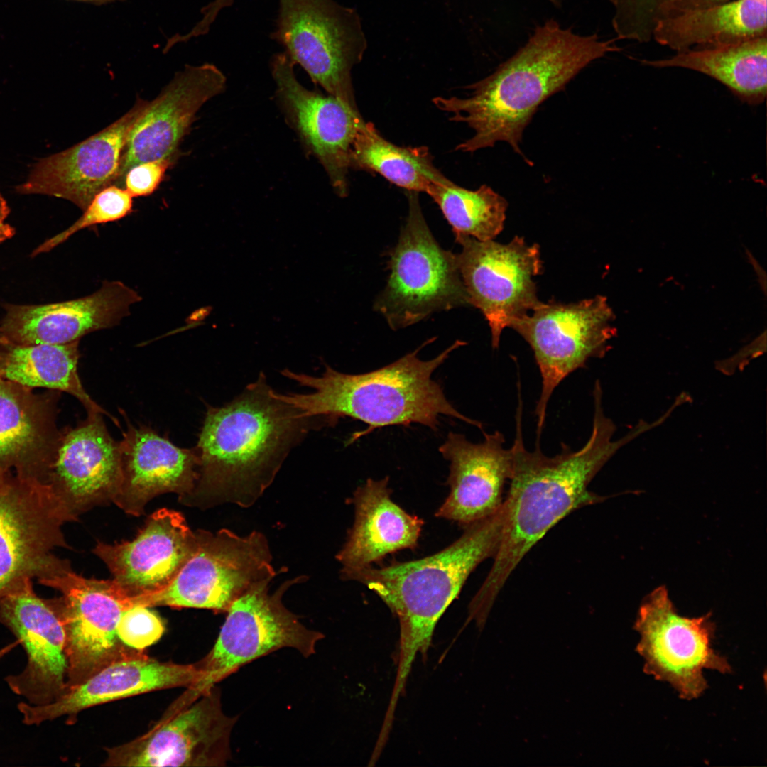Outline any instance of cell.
Instances as JSON below:
<instances>
[{"mask_svg": "<svg viewBox=\"0 0 767 767\" xmlns=\"http://www.w3.org/2000/svg\"><path fill=\"white\" fill-rule=\"evenodd\" d=\"M522 406L518 401L501 541L491 570L469 606V615L479 621L487 619L508 578L550 529L571 512L606 499L589 491V486L607 461L630 441L628 435L611 440L615 425L597 404L592 433L582 448L572 451L562 443L561 452L549 457L541 451L537 437L535 449L528 451L523 439Z\"/></svg>", "mask_w": 767, "mask_h": 767, "instance_id": "obj_1", "label": "cell"}, {"mask_svg": "<svg viewBox=\"0 0 767 767\" xmlns=\"http://www.w3.org/2000/svg\"><path fill=\"white\" fill-rule=\"evenodd\" d=\"M278 398L261 374L231 402L210 407L196 447L199 478L185 501L204 507L251 506L272 483L290 450L314 428L330 425Z\"/></svg>", "mask_w": 767, "mask_h": 767, "instance_id": "obj_2", "label": "cell"}, {"mask_svg": "<svg viewBox=\"0 0 767 767\" xmlns=\"http://www.w3.org/2000/svg\"><path fill=\"white\" fill-rule=\"evenodd\" d=\"M617 50L614 40L580 36L549 20L493 73L469 86V97H437L433 102L451 114L450 120L474 131L457 150L473 153L504 141L531 165L520 143L538 107L592 61Z\"/></svg>", "mask_w": 767, "mask_h": 767, "instance_id": "obj_3", "label": "cell"}, {"mask_svg": "<svg viewBox=\"0 0 767 767\" xmlns=\"http://www.w3.org/2000/svg\"><path fill=\"white\" fill-rule=\"evenodd\" d=\"M435 339L427 340L415 351L394 362L365 374H344L327 365L320 376L284 369L282 375L312 388V392H276V395L305 416H323L333 425L342 417L366 423V428L354 433L350 443L375 429L391 425L419 423L436 430L438 417L442 415L482 430L479 422L457 411L446 398L440 385L432 379L433 372L450 353L466 343L457 340L433 359H419L418 352Z\"/></svg>", "mask_w": 767, "mask_h": 767, "instance_id": "obj_4", "label": "cell"}, {"mask_svg": "<svg viewBox=\"0 0 767 767\" xmlns=\"http://www.w3.org/2000/svg\"><path fill=\"white\" fill-rule=\"evenodd\" d=\"M502 505L494 514L463 527L459 538L432 555L381 568L370 565L340 573L342 580L359 582L376 593L399 619L397 690L417 654L427 651L439 619L469 575L496 554L504 519Z\"/></svg>", "mask_w": 767, "mask_h": 767, "instance_id": "obj_5", "label": "cell"}, {"mask_svg": "<svg viewBox=\"0 0 767 767\" xmlns=\"http://www.w3.org/2000/svg\"><path fill=\"white\" fill-rule=\"evenodd\" d=\"M299 576L283 582L269 593L271 579L261 580L237 598L227 610L214 645L195 663L198 680L176 700L188 705L241 666L282 648H293L304 657L315 652L324 636L305 627L283 604L285 592L305 581Z\"/></svg>", "mask_w": 767, "mask_h": 767, "instance_id": "obj_6", "label": "cell"}, {"mask_svg": "<svg viewBox=\"0 0 767 767\" xmlns=\"http://www.w3.org/2000/svg\"><path fill=\"white\" fill-rule=\"evenodd\" d=\"M266 536L254 531L240 536L222 528L216 533L195 531L190 556L165 588L124 596L127 606H168L226 613L252 585L276 575Z\"/></svg>", "mask_w": 767, "mask_h": 767, "instance_id": "obj_7", "label": "cell"}, {"mask_svg": "<svg viewBox=\"0 0 767 767\" xmlns=\"http://www.w3.org/2000/svg\"><path fill=\"white\" fill-rule=\"evenodd\" d=\"M271 38L312 82L354 110L353 67L367 43L358 13L335 0H278Z\"/></svg>", "mask_w": 767, "mask_h": 767, "instance_id": "obj_8", "label": "cell"}, {"mask_svg": "<svg viewBox=\"0 0 767 767\" xmlns=\"http://www.w3.org/2000/svg\"><path fill=\"white\" fill-rule=\"evenodd\" d=\"M417 193L409 192L406 223L391 254L386 286L374 305L393 330L469 304L457 255L443 249L433 237Z\"/></svg>", "mask_w": 767, "mask_h": 767, "instance_id": "obj_9", "label": "cell"}, {"mask_svg": "<svg viewBox=\"0 0 767 767\" xmlns=\"http://www.w3.org/2000/svg\"><path fill=\"white\" fill-rule=\"evenodd\" d=\"M74 521L48 484L0 466V601L27 579L71 568L53 551L69 548L62 528Z\"/></svg>", "mask_w": 767, "mask_h": 767, "instance_id": "obj_10", "label": "cell"}, {"mask_svg": "<svg viewBox=\"0 0 767 767\" xmlns=\"http://www.w3.org/2000/svg\"><path fill=\"white\" fill-rule=\"evenodd\" d=\"M614 315L602 295L568 304L540 302L509 327L531 346L542 378L535 408L540 436L548 401L556 387L591 358H601L615 334Z\"/></svg>", "mask_w": 767, "mask_h": 767, "instance_id": "obj_11", "label": "cell"}, {"mask_svg": "<svg viewBox=\"0 0 767 767\" xmlns=\"http://www.w3.org/2000/svg\"><path fill=\"white\" fill-rule=\"evenodd\" d=\"M634 627L641 636L636 651L644 659V671L668 682L682 699L697 698L704 692L705 669L731 671L726 658L712 647L715 626L711 614L680 616L665 586L643 599Z\"/></svg>", "mask_w": 767, "mask_h": 767, "instance_id": "obj_12", "label": "cell"}, {"mask_svg": "<svg viewBox=\"0 0 767 767\" xmlns=\"http://www.w3.org/2000/svg\"><path fill=\"white\" fill-rule=\"evenodd\" d=\"M238 717L227 716L216 685L190 704L167 709L146 733L106 749L102 766H224Z\"/></svg>", "mask_w": 767, "mask_h": 767, "instance_id": "obj_13", "label": "cell"}, {"mask_svg": "<svg viewBox=\"0 0 767 767\" xmlns=\"http://www.w3.org/2000/svg\"><path fill=\"white\" fill-rule=\"evenodd\" d=\"M455 235L462 246L457 259L469 304L484 315L496 349L504 328L540 302L533 280L543 268L539 246L518 236L501 244Z\"/></svg>", "mask_w": 767, "mask_h": 767, "instance_id": "obj_14", "label": "cell"}, {"mask_svg": "<svg viewBox=\"0 0 767 767\" xmlns=\"http://www.w3.org/2000/svg\"><path fill=\"white\" fill-rule=\"evenodd\" d=\"M0 624L16 638L27 659L21 672L5 677L9 688L33 705L62 696L67 689L68 661L59 597H40L27 579L0 601Z\"/></svg>", "mask_w": 767, "mask_h": 767, "instance_id": "obj_15", "label": "cell"}, {"mask_svg": "<svg viewBox=\"0 0 767 767\" xmlns=\"http://www.w3.org/2000/svg\"><path fill=\"white\" fill-rule=\"evenodd\" d=\"M269 67L276 100L288 124L305 151L322 165L335 192L347 196L353 146L364 122L359 111L332 95L304 87L284 51L271 57Z\"/></svg>", "mask_w": 767, "mask_h": 767, "instance_id": "obj_16", "label": "cell"}, {"mask_svg": "<svg viewBox=\"0 0 767 767\" xmlns=\"http://www.w3.org/2000/svg\"><path fill=\"white\" fill-rule=\"evenodd\" d=\"M38 582L61 594L67 688L136 651L124 645L116 634L118 621L126 607L121 589L113 580L85 578L70 568Z\"/></svg>", "mask_w": 767, "mask_h": 767, "instance_id": "obj_17", "label": "cell"}, {"mask_svg": "<svg viewBox=\"0 0 767 767\" xmlns=\"http://www.w3.org/2000/svg\"><path fill=\"white\" fill-rule=\"evenodd\" d=\"M149 102L138 99L123 116L61 152L38 160L16 192L67 200L82 211L97 194L114 185L128 136Z\"/></svg>", "mask_w": 767, "mask_h": 767, "instance_id": "obj_18", "label": "cell"}, {"mask_svg": "<svg viewBox=\"0 0 767 767\" xmlns=\"http://www.w3.org/2000/svg\"><path fill=\"white\" fill-rule=\"evenodd\" d=\"M227 78L214 65H187L178 72L133 126L122 153L115 185L134 166L171 159L207 101L222 93Z\"/></svg>", "mask_w": 767, "mask_h": 767, "instance_id": "obj_19", "label": "cell"}, {"mask_svg": "<svg viewBox=\"0 0 767 767\" xmlns=\"http://www.w3.org/2000/svg\"><path fill=\"white\" fill-rule=\"evenodd\" d=\"M121 479L119 442L109 435L102 413L88 415L77 427L61 432L46 483L75 520L113 502Z\"/></svg>", "mask_w": 767, "mask_h": 767, "instance_id": "obj_20", "label": "cell"}, {"mask_svg": "<svg viewBox=\"0 0 767 767\" xmlns=\"http://www.w3.org/2000/svg\"><path fill=\"white\" fill-rule=\"evenodd\" d=\"M141 300L124 283L106 281L94 293L75 300L44 305L4 303L0 339L23 345L70 343L118 325Z\"/></svg>", "mask_w": 767, "mask_h": 767, "instance_id": "obj_21", "label": "cell"}, {"mask_svg": "<svg viewBox=\"0 0 767 767\" xmlns=\"http://www.w3.org/2000/svg\"><path fill=\"white\" fill-rule=\"evenodd\" d=\"M200 673L195 664L160 661L144 651L114 660L84 682L70 687L51 703L17 704L23 724L38 726L66 717L74 721L80 712L94 706L156 690L194 685Z\"/></svg>", "mask_w": 767, "mask_h": 767, "instance_id": "obj_22", "label": "cell"}, {"mask_svg": "<svg viewBox=\"0 0 767 767\" xmlns=\"http://www.w3.org/2000/svg\"><path fill=\"white\" fill-rule=\"evenodd\" d=\"M195 532L178 511L161 508L151 513L131 541L98 542L93 552L111 572L128 597L159 591L175 577L190 556Z\"/></svg>", "mask_w": 767, "mask_h": 767, "instance_id": "obj_23", "label": "cell"}, {"mask_svg": "<svg viewBox=\"0 0 767 767\" xmlns=\"http://www.w3.org/2000/svg\"><path fill=\"white\" fill-rule=\"evenodd\" d=\"M482 433L484 440L473 443L462 434L450 432L439 447L450 462V493L435 516L462 527L501 508L504 487L511 474L512 451L504 447V435L499 431Z\"/></svg>", "mask_w": 767, "mask_h": 767, "instance_id": "obj_24", "label": "cell"}, {"mask_svg": "<svg viewBox=\"0 0 767 767\" xmlns=\"http://www.w3.org/2000/svg\"><path fill=\"white\" fill-rule=\"evenodd\" d=\"M122 479L114 503L132 516L143 514L156 496L176 493L185 500L199 478L197 449L173 445L146 426L129 425L119 442Z\"/></svg>", "mask_w": 767, "mask_h": 767, "instance_id": "obj_25", "label": "cell"}, {"mask_svg": "<svg viewBox=\"0 0 767 767\" xmlns=\"http://www.w3.org/2000/svg\"><path fill=\"white\" fill-rule=\"evenodd\" d=\"M58 391L33 388L0 376V466L21 477L46 483L61 432Z\"/></svg>", "mask_w": 767, "mask_h": 767, "instance_id": "obj_26", "label": "cell"}, {"mask_svg": "<svg viewBox=\"0 0 767 767\" xmlns=\"http://www.w3.org/2000/svg\"><path fill=\"white\" fill-rule=\"evenodd\" d=\"M389 478H369L354 492V521L336 555L340 573L359 570L418 544L424 521L407 513L391 499Z\"/></svg>", "mask_w": 767, "mask_h": 767, "instance_id": "obj_27", "label": "cell"}, {"mask_svg": "<svg viewBox=\"0 0 767 767\" xmlns=\"http://www.w3.org/2000/svg\"><path fill=\"white\" fill-rule=\"evenodd\" d=\"M766 0H735L660 20L652 39L677 53L767 36Z\"/></svg>", "mask_w": 767, "mask_h": 767, "instance_id": "obj_28", "label": "cell"}, {"mask_svg": "<svg viewBox=\"0 0 767 767\" xmlns=\"http://www.w3.org/2000/svg\"><path fill=\"white\" fill-rule=\"evenodd\" d=\"M641 62L654 67H682L719 81L741 102L762 103L767 90V36L692 48L671 58Z\"/></svg>", "mask_w": 767, "mask_h": 767, "instance_id": "obj_29", "label": "cell"}, {"mask_svg": "<svg viewBox=\"0 0 767 767\" xmlns=\"http://www.w3.org/2000/svg\"><path fill=\"white\" fill-rule=\"evenodd\" d=\"M79 343L23 345L0 339V376L33 389L67 393L80 401L88 415L107 414L81 383Z\"/></svg>", "mask_w": 767, "mask_h": 767, "instance_id": "obj_30", "label": "cell"}, {"mask_svg": "<svg viewBox=\"0 0 767 767\" xmlns=\"http://www.w3.org/2000/svg\"><path fill=\"white\" fill-rule=\"evenodd\" d=\"M352 168L376 172L409 192H427L432 185L449 180L435 166L426 147L396 146L365 121L354 143Z\"/></svg>", "mask_w": 767, "mask_h": 767, "instance_id": "obj_31", "label": "cell"}, {"mask_svg": "<svg viewBox=\"0 0 767 767\" xmlns=\"http://www.w3.org/2000/svg\"><path fill=\"white\" fill-rule=\"evenodd\" d=\"M426 193L438 205L455 234L486 241L504 228L508 202L488 185L470 190L449 180L432 185Z\"/></svg>", "mask_w": 767, "mask_h": 767, "instance_id": "obj_32", "label": "cell"}, {"mask_svg": "<svg viewBox=\"0 0 767 767\" xmlns=\"http://www.w3.org/2000/svg\"><path fill=\"white\" fill-rule=\"evenodd\" d=\"M132 206L131 194L126 189L111 185L95 195L75 223L38 246L31 256L34 257L52 250L85 228L119 220L131 212Z\"/></svg>", "mask_w": 767, "mask_h": 767, "instance_id": "obj_33", "label": "cell"}, {"mask_svg": "<svg viewBox=\"0 0 767 767\" xmlns=\"http://www.w3.org/2000/svg\"><path fill=\"white\" fill-rule=\"evenodd\" d=\"M616 39L647 43L657 23L665 17L673 0H610Z\"/></svg>", "mask_w": 767, "mask_h": 767, "instance_id": "obj_34", "label": "cell"}, {"mask_svg": "<svg viewBox=\"0 0 767 767\" xmlns=\"http://www.w3.org/2000/svg\"><path fill=\"white\" fill-rule=\"evenodd\" d=\"M149 608L134 605L123 611L116 626V634L124 645L144 651L161 638L165 632L164 623Z\"/></svg>", "mask_w": 767, "mask_h": 767, "instance_id": "obj_35", "label": "cell"}, {"mask_svg": "<svg viewBox=\"0 0 767 767\" xmlns=\"http://www.w3.org/2000/svg\"><path fill=\"white\" fill-rule=\"evenodd\" d=\"M170 159L149 161L136 165L126 174L124 183L132 197L152 194L162 181Z\"/></svg>", "mask_w": 767, "mask_h": 767, "instance_id": "obj_36", "label": "cell"}, {"mask_svg": "<svg viewBox=\"0 0 767 767\" xmlns=\"http://www.w3.org/2000/svg\"><path fill=\"white\" fill-rule=\"evenodd\" d=\"M732 1L735 0H673L664 18L683 12L716 6Z\"/></svg>", "mask_w": 767, "mask_h": 767, "instance_id": "obj_37", "label": "cell"}, {"mask_svg": "<svg viewBox=\"0 0 767 767\" xmlns=\"http://www.w3.org/2000/svg\"><path fill=\"white\" fill-rule=\"evenodd\" d=\"M9 212L7 202L0 193V244L11 239L16 232L15 229L5 222Z\"/></svg>", "mask_w": 767, "mask_h": 767, "instance_id": "obj_38", "label": "cell"}, {"mask_svg": "<svg viewBox=\"0 0 767 767\" xmlns=\"http://www.w3.org/2000/svg\"><path fill=\"white\" fill-rule=\"evenodd\" d=\"M234 1L235 0H213L209 4V7L213 13L218 14L223 9L230 7Z\"/></svg>", "mask_w": 767, "mask_h": 767, "instance_id": "obj_39", "label": "cell"}, {"mask_svg": "<svg viewBox=\"0 0 767 767\" xmlns=\"http://www.w3.org/2000/svg\"><path fill=\"white\" fill-rule=\"evenodd\" d=\"M83 1H89L104 3V2H107V1H113V0H83Z\"/></svg>", "mask_w": 767, "mask_h": 767, "instance_id": "obj_40", "label": "cell"}, {"mask_svg": "<svg viewBox=\"0 0 767 767\" xmlns=\"http://www.w3.org/2000/svg\"><path fill=\"white\" fill-rule=\"evenodd\" d=\"M549 1L553 2V4H557V2L559 1V0H549Z\"/></svg>", "mask_w": 767, "mask_h": 767, "instance_id": "obj_41", "label": "cell"}]
</instances>
